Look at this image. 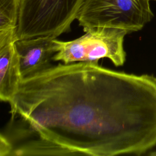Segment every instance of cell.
Wrapping results in <instances>:
<instances>
[{"mask_svg": "<svg viewBox=\"0 0 156 156\" xmlns=\"http://www.w3.org/2000/svg\"><path fill=\"white\" fill-rule=\"evenodd\" d=\"M151 0H83L76 20L83 29L112 27L140 30L154 17Z\"/></svg>", "mask_w": 156, "mask_h": 156, "instance_id": "obj_4", "label": "cell"}, {"mask_svg": "<svg viewBox=\"0 0 156 156\" xmlns=\"http://www.w3.org/2000/svg\"><path fill=\"white\" fill-rule=\"evenodd\" d=\"M83 30L85 34L73 40H53L54 61H62L65 64L79 62L98 63L99 60L107 58L116 66L124 65L126 57L124 40L128 34L126 30L104 27Z\"/></svg>", "mask_w": 156, "mask_h": 156, "instance_id": "obj_2", "label": "cell"}, {"mask_svg": "<svg viewBox=\"0 0 156 156\" xmlns=\"http://www.w3.org/2000/svg\"><path fill=\"white\" fill-rule=\"evenodd\" d=\"M1 156L141 155L156 145V77L87 62L23 79Z\"/></svg>", "mask_w": 156, "mask_h": 156, "instance_id": "obj_1", "label": "cell"}, {"mask_svg": "<svg viewBox=\"0 0 156 156\" xmlns=\"http://www.w3.org/2000/svg\"><path fill=\"white\" fill-rule=\"evenodd\" d=\"M55 38H57L41 36L15 42L23 79L35 76L51 66V62L55 54Z\"/></svg>", "mask_w": 156, "mask_h": 156, "instance_id": "obj_5", "label": "cell"}, {"mask_svg": "<svg viewBox=\"0 0 156 156\" xmlns=\"http://www.w3.org/2000/svg\"><path fill=\"white\" fill-rule=\"evenodd\" d=\"M22 0H0V48L17 40Z\"/></svg>", "mask_w": 156, "mask_h": 156, "instance_id": "obj_7", "label": "cell"}, {"mask_svg": "<svg viewBox=\"0 0 156 156\" xmlns=\"http://www.w3.org/2000/svg\"><path fill=\"white\" fill-rule=\"evenodd\" d=\"M83 0H22L18 40L41 36L57 38L71 29Z\"/></svg>", "mask_w": 156, "mask_h": 156, "instance_id": "obj_3", "label": "cell"}, {"mask_svg": "<svg viewBox=\"0 0 156 156\" xmlns=\"http://www.w3.org/2000/svg\"><path fill=\"white\" fill-rule=\"evenodd\" d=\"M23 79L15 42L0 48V99L9 103L18 93Z\"/></svg>", "mask_w": 156, "mask_h": 156, "instance_id": "obj_6", "label": "cell"}, {"mask_svg": "<svg viewBox=\"0 0 156 156\" xmlns=\"http://www.w3.org/2000/svg\"><path fill=\"white\" fill-rule=\"evenodd\" d=\"M151 1H155V2H156V0H151Z\"/></svg>", "mask_w": 156, "mask_h": 156, "instance_id": "obj_9", "label": "cell"}, {"mask_svg": "<svg viewBox=\"0 0 156 156\" xmlns=\"http://www.w3.org/2000/svg\"><path fill=\"white\" fill-rule=\"evenodd\" d=\"M149 155H151V156H156V151L151 152L149 153Z\"/></svg>", "mask_w": 156, "mask_h": 156, "instance_id": "obj_8", "label": "cell"}]
</instances>
